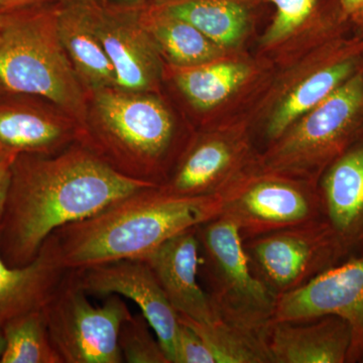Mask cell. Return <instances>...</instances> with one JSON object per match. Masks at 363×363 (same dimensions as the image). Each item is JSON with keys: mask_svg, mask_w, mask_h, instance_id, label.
Masks as SVG:
<instances>
[{"mask_svg": "<svg viewBox=\"0 0 363 363\" xmlns=\"http://www.w3.org/2000/svg\"><path fill=\"white\" fill-rule=\"evenodd\" d=\"M7 94V91L4 89V86L0 83V97L4 96V95Z\"/></svg>", "mask_w": 363, "mask_h": 363, "instance_id": "cell-34", "label": "cell"}, {"mask_svg": "<svg viewBox=\"0 0 363 363\" xmlns=\"http://www.w3.org/2000/svg\"><path fill=\"white\" fill-rule=\"evenodd\" d=\"M138 14L157 49L174 63L184 67L201 65L216 54L215 44L187 21L162 11H138Z\"/></svg>", "mask_w": 363, "mask_h": 363, "instance_id": "cell-20", "label": "cell"}, {"mask_svg": "<svg viewBox=\"0 0 363 363\" xmlns=\"http://www.w3.org/2000/svg\"><path fill=\"white\" fill-rule=\"evenodd\" d=\"M240 147L221 138H210L184 154L171 178L160 189L182 197L223 196L236 183L231 178L240 161Z\"/></svg>", "mask_w": 363, "mask_h": 363, "instance_id": "cell-18", "label": "cell"}, {"mask_svg": "<svg viewBox=\"0 0 363 363\" xmlns=\"http://www.w3.org/2000/svg\"><path fill=\"white\" fill-rule=\"evenodd\" d=\"M352 70L351 62H341L313 74L303 81L286 97L283 104L274 112L267 126V135L271 140H278L288 130L291 124L311 111L325 98L331 94Z\"/></svg>", "mask_w": 363, "mask_h": 363, "instance_id": "cell-24", "label": "cell"}, {"mask_svg": "<svg viewBox=\"0 0 363 363\" xmlns=\"http://www.w3.org/2000/svg\"><path fill=\"white\" fill-rule=\"evenodd\" d=\"M126 1L135 4V6H138V2L143 1V0H126Z\"/></svg>", "mask_w": 363, "mask_h": 363, "instance_id": "cell-35", "label": "cell"}, {"mask_svg": "<svg viewBox=\"0 0 363 363\" xmlns=\"http://www.w3.org/2000/svg\"><path fill=\"white\" fill-rule=\"evenodd\" d=\"M175 363H216L213 353L201 336L181 320L177 336Z\"/></svg>", "mask_w": 363, "mask_h": 363, "instance_id": "cell-28", "label": "cell"}, {"mask_svg": "<svg viewBox=\"0 0 363 363\" xmlns=\"http://www.w3.org/2000/svg\"><path fill=\"white\" fill-rule=\"evenodd\" d=\"M222 196L182 197L149 187L52 234L69 271L143 259L169 238L220 216Z\"/></svg>", "mask_w": 363, "mask_h": 363, "instance_id": "cell-2", "label": "cell"}, {"mask_svg": "<svg viewBox=\"0 0 363 363\" xmlns=\"http://www.w3.org/2000/svg\"><path fill=\"white\" fill-rule=\"evenodd\" d=\"M95 30L116 76V87L145 92L156 84V45L138 20V9L88 4Z\"/></svg>", "mask_w": 363, "mask_h": 363, "instance_id": "cell-12", "label": "cell"}, {"mask_svg": "<svg viewBox=\"0 0 363 363\" xmlns=\"http://www.w3.org/2000/svg\"><path fill=\"white\" fill-rule=\"evenodd\" d=\"M336 315L350 324L352 339L348 363L363 351V255L341 262L307 285L277 298L274 321H303Z\"/></svg>", "mask_w": 363, "mask_h": 363, "instance_id": "cell-10", "label": "cell"}, {"mask_svg": "<svg viewBox=\"0 0 363 363\" xmlns=\"http://www.w3.org/2000/svg\"><path fill=\"white\" fill-rule=\"evenodd\" d=\"M323 216L343 262L363 255V143L346 150L320 180Z\"/></svg>", "mask_w": 363, "mask_h": 363, "instance_id": "cell-13", "label": "cell"}, {"mask_svg": "<svg viewBox=\"0 0 363 363\" xmlns=\"http://www.w3.org/2000/svg\"><path fill=\"white\" fill-rule=\"evenodd\" d=\"M143 259L178 314L199 323L218 320L199 281L201 259L196 227L169 238Z\"/></svg>", "mask_w": 363, "mask_h": 363, "instance_id": "cell-14", "label": "cell"}, {"mask_svg": "<svg viewBox=\"0 0 363 363\" xmlns=\"http://www.w3.org/2000/svg\"><path fill=\"white\" fill-rule=\"evenodd\" d=\"M9 94V93H7ZM0 97V157L58 154L77 140L70 117H56L38 105Z\"/></svg>", "mask_w": 363, "mask_h": 363, "instance_id": "cell-16", "label": "cell"}, {"mask_svg": "<svg viewBox=\"0 0 363 363\" xmlns=\"http://www.w3.org/2000/svg\"><path fill=\"white\" fill-rule=\"evenodd\" d=\"M57 23L62 45L84 89L116 87L111 60L98 37L88 4L72 0L58 7Z\"/></svg>", "mask_w": 363, "mask_h": 363, "instance_id": "cell-19", "label": "cell"}, {"mask_svg": "<svg viewBox=\"0 0 363 363\" xmlns=\"http://www.w3.org/2000/svg\"><path fill=\"white\" fill-rule=\"evenodd\" d=\"M162 11L194 26L215 45L235 44L247 28L245 9L225 0H186Z\"/></svg>", "mask_w": 363, "mask_h": 363, "instance_id": "cell-21", "label": "cell"}, {"mask_svg": "<svg viewBox=\"0 0 363 363\" xmlns=\"http://www.w3.org/2000/svg\"><path fill=\"white\" fill-rule=\"evenodd\" d=\"M2 330L6 350L1 363H63L52 345L43 309L14 318Z\"/></svg>", "mask_w": 363, "mask_h": 363, "instance_id": "cell-25", "label": "cell"}, {"mask_svg": "<svg viewBox=\"0 0 363 363\" xmlns=\"http://www.w3.org/2000/svg\"><path fill=\"white\" fill-rule=\"evenodd\" d=\"M253 274L277 298L309 284L343 262L325 219L243 240Z\"/></svg>", "mask_w": 363, "mask_h": 363, "instance_id": "cell-7", "label": "cell"}, {"mask_svg": "<svg viewBox=\"0 0 363 363\" xmlns=\"http://www.w3.org/2000/svg\"><path fill=\"white\" fill-rule=\"evenodd\" d=\"M352 333L347 321L325 315L303 321H272L266 330L272 363L347 362Z\"/></svg>", "mask_w": 363, "mask_h": 363, "instance_id": "cell-15", "label": "cell"}, {"mask_svg": "<svg viewBox=\"0 0 363 363\" xmlns=\"http://www.w3.org/2000/svg\"><path fill=\"white\" fill-rule=\"evenodd\" d=\"M277 7V16L264 42L274 43L288 37L311 13L316 0H269Z\"/></svg>", "mask_w": 363, "mask_h": 363, "instance_id": "cell-27", "label": "cell"}, {"mask_svg": "<svg viewBox=\"0 0 363 363\" xmlns=\"http://www.w3.org/2000/svg\"><path fill=\"white\" fill-rule=\"evenodd\" d=\"M52 0H0V11H16L28 7L45 6Z\"/></svg>", "mask_w": 363, "mask_h": 363, "instance_id": "cell-30", "label": "cell"}, {"mask_svg": "<svg viewBox=\"0 0 363 363\" xmlns=\"http://www.w3.org/2000/svg\"><path fill=\"white\" fill-rule=\"evenodd\" d=\"M93 125L79 143L124 176L160 187L175 152V126L157 98L105 88L93 93Z\"/></svg>", "mask_w": 363, "mask_h": 363, "instance_id": "cell-4", "label": "cell"}, {"mask_svg": "<svg viewBox=\"0 0 363 363\" xmlns=\"http://www.w3.org/2000/svg\"><path fill=\"white\" fill-rule=\"evenodd\" d=\"M75 1L82 2L85 4H98L104 2V0H75Z\"/></svg>", "mask_w": 363, "mask_h": 363, "instance_id": "cell-33", "label": "cell"}, {"mask_svg": "<svg viewBox=\"0 0 363 363\" xmlns=\"http://www.w3.org/2000/svg\"><path fill=\"white\" fill-rule=\"evenodd\" d=\"M149 187L157 186L123 175L80 143L49 156L18 155L0 221V255L11 267L26 266L57 229Z\"/></svg>", "mask_w": 363, "mask_h": 363, "instance_id": "cell-1", "label": "cell"}, {"mask_svg": "<svg viewBox=\"0 0 363 363\" xmlns=\"http://www.w3.org/2000/svg\"><path fill=\"white\" fill-rule=\"evenodd\" d=\"M74 272L88 296L118 295L135 303L156 333L169 362H176L179 314L145 260H117Z\"/></svg>", "mask_w": 363, "mask_h": 363, "instance_id": "cell-11", "label": "cell"}, {"mask_svg": "<svg viewBox=\"0 0 363 363\" xmlns=\"http://www.w3.org/2000/svg\"><path fill=\"white\" fill-rule=\"evenodd\" d=\"M118 346L123 362L169 363L156 333L140 312L131 314L121 325Z\"/></svg>", "mask_w": 363, "mask_h": 363, "instance_id": "cell-26", "label": "cell"}, {"mask_svg": "<svg viewBox=\"0 0 363 363\" xmlns=\"http://www.w3.org/2000/svg\"><path fill=\"white\" fill-rule=\"evenodd\" d=\"M274 174L240 179L222 196L221 215L238 226L242 240L324 219L314 182Z\"/></svg>", "mask_w": 363, "mask_h": 363, "instance_id": "cell-9", "label": "cell"}, {"mask_svg": "<svg viewBox=\"0 0 363 363\" xmlns=\"http://www.w3.org/2000/svg\"><path fill=\"white\" fill-rule=\"evenodd\" d=\"M52 345L63 363H123L118 346L121 325L131 316L124 298L105 297L93 305L69 271L43 308Z\"/></svg>", "mask_w": 363, "mask_h": 363, "instance_id": "cell-6", "label": "cell"}, {"mask_svg": "<svg viewBox=\"0 0 363 363\" xmlns=\"http://www.w3.org/2000/svg\"><path fill=\"white\" fill-rule=\"evenodd\" d=\"M4 350H6V338H4V330L0 328V362L4 357Z\"/></svg>", "mask_w": 363, "mask_h": 363, "instance_id": "cell-32", "label": "cell"}, {"mask_svg": "<svg viewBox=\"0 0 363 363\" xmlns=\"http://www.w3.org/2000/svg\"><path fill=\"white\" fill-rule=\"evenodd\" d=\"M199 278L217 318L264 332L274 319L277 297L252 271L238 226L220 215L196 227Z\"/></svg>", "mask_w": 363, "mask_h": 363, "instance_id": "cell-5", "label": "cell"}, {"mask_svg": "<svg viewBox=\"0 0 363 363\" xmlns=\"http://www.w3.org/2000/svg\"><path fill=\"white\" fill-rule=\"evenodd\" d=\"M248 72L242 64L205 63L185 67L177 73L176 83L195 107L210 109L238 89L247 78Z\"/></svg>", "mask_w": 363, "mask_h": 363, "instance_id": "cell-23", "label": "cell"}, {"mask_svg": "<svg viewBox=\"0 0 363 363\" xmlns=\"http://www.w3.org/2000/svg\"><path fill=\"white\" fill-rule=\"evenodd\" d=\"M363 104V79L351 78L309 111L264 160L269 172L313 177L341 149L355 114Z\"/></svg>", "mask_w": 363, "mask_h": 363, "instance_id": "cell-8", "label": "cell"}, {"mask_svg": "<svg viewBox=\"0 0 363 363\" xmlns=\"http://www.w3.org/2000/svg\"><path fill=\"white\" fill-rule=\"evenodd\" d=\"M363 4V0H342V6L345 11H352Z\"/></svg>", "mask_w": 363, "mask_h": 363, "instance_id": "cell-31", "label": "cell"}, {"mask_svg": "<svg viewBox=\"0 0 363 363\" xmlns=\"http://www.w3.org/2000/svg\"><path fill=\"white\" fill-rule=\"evenodd\" d=\"M68 272L52 236L26 266L11 267L0 255V328L14 318L43 309Z\"/></svg>", "mask_w": 363, "mask_h": 363, "instance_id": "cell-17", "label": "cell"}, {"mask_svg": "<svg viewBox=\"0 0 363 363\" xmlns=\"http://www.w3.org/2000/svg\"><path fill=\"white\" fill-rule=\"evenodd\" d=\"M358 362L363 363V351H362V357H360V358H359V362Z\"/></svg>", "mask_w": 363, "mask_h": 363, "instance_id": "cell-36", "label": "cell"}, {"mask_svg": "<svg viewBox=\"0 0 363 363\" xmlns=\"http://www.w3.org/2000/svg\"><path fill=\"white\" fill-rule=\"evenodd\" d=\"M58 7L0 13V83L9 94L42 97L78 128L89 126L84 87L60 39Z\"/></svg>", "mask_w": 363, "mask_h": 363, "instance_id": "cell-3", "label": "cell"}, {"mask_svg": "<svg viewBox=\"0 0 363 363\" xmlns=\"http://www.w3.org/2000/svg\"><path fill=\"white\" fill-rule=\"evenodd\" d=\"M179 318L201 336L216 363H272L266 331L252 330L220 319L206 324L180 314Z\"/></svg>", "mask_w": 363, "mask_h": 363, "instance_id": "cell-22", "label": "cell"}, {"mask_svg": "<svg viewBox=\"0 0 363 363\" xmlns=\"http://www.w3.org/2000/svg\"><path fill=\"white\" fill-rule=\"evenodd\" d=\"M0 13H1V11H0Z\"/></svg>", "mask_w": 363, "mask_h": 363, "instance_id": "cell-37", "label": "cell"}, {"mask_svg": "<svg viewBox=\"0 0 363 363\" xmlns=\"http://www.w3.org/2000/svg\"><path fill=\"white\" fill-rule=\"evenodd\" d=\"M16 157L13 155L0 157V221L4 216V208H6L9 184H11V164Z\"/></svg>", "mask_w": 363, "mask_h": 363, "instance_id": "cell-29", "label": "cell"}]
</instances>
